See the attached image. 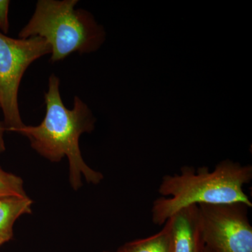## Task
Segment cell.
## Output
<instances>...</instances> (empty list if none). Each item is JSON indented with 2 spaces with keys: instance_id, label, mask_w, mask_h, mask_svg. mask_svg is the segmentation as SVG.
I'll return each mask as SVG.
<instances>
[{
  "instance_id": "1",
  "label": "cell",
  "mask_w": 252,
  "mask_h": 252,
  "mask_svg": "<svg viewBox=\"0 0 252 252\" xmlns=\"http://www.w3.org/2000/svg\"><path fill=\"white\" fill-rule=\"evenodd\" d=\"M60 83L57 76H50L42 122L36 126L25 125L16 132L27 137L32 148L51 162L67 157L69 183L74 190L82 187V176L88 183L98 185L103 175L86 163L79 148L81 135L94 130L95 117L78 96L74 97L72 108L67 109L61 98Z\"/></svg>"
},
{
  "instance_id": "2",
  "label": "cell",
  "mask_w": 252,
  "mask_h": 252,
  "mask_svg": "<svg viewBox=\"0 0 252 252\" xmlns=\"http://www.w3.org/2000/svg\"><path fill=\"white\" fill-rule=\"evenodd\" d=\"M252 165L224 160L210 171L206 166H184L180 172L162 177L158 192L162 197L154 202L152 220L165 224L177 212L193 205L243 203L252 207L244 187L251 182Z\"/></svg>"
},
{
  "instance_id": "3",
  "label": "cell",
  "mask_w": 252,
  "mask_h": 252,
  "mask_svg": "<svg viewBox=\"0 0 252 252\" xmlns=\"http://www.w3.org/2000/svg\"><path fill=\"white\" fill-rule=\"evenodd\" d=\"M78 0H39L34 14L18 34L20 39L39 36L51 46V61L59 62L73 53L95 52L106 39L102 25Z\"/></svg>"
},
{
  "instance_id": "4",
  "label": "cell",
  "mask_w": 252,
  "mask_h": 252,
  "mask_svg": "<svg viewBox=\"0 0 252 252\" xmlns=\"http://www.w3.org/2000/svg\"><path fill=\"white\" fill-rule=\"evenodd\" d=\"M51 52L47 41L39 36L13 39L0 32V108L5 130L16 132L25 126L18 101L21 79L32 63Z\"/></svg>"
},
{
  "instance_id": "5",
  "label": "cell",
  "mask_w": 252,
  "mask_h": 252,
  "mask_svg": "<svg viewBox=\"0 0 252 252\" xmlns=\"http://www.w3.org/2000/svg\"><path fill=\"white\" fill-rule=\"evenodd\" d=\"M202 236L211 252H252L249 207L243 203L198 205Z\"/></svg>"
},
{
  "instance_id": "6",
  "label": "cell",
  "mask_w": 252,
  "mask_h": 252,
  "mask_svg": "<svg viewBox=\"0 0 252 252\" xmlns=\"http://www.w3.org/2000/svg\"><path fill=\"white\" fill-rule=\"evenodd\" d=\"M172 252H202L204 245L198 205L185 207L169 219Z\"/></svg>"
},
{
  "instance_id": "7",
  "label": "cell",
  "mask_w": 252,
  "mask_h": 252,
  "mask_svg": "<svg viewBox=\"0 0 252 252\" xmlns=\"http://www.w3.org/2000/svg\"><path fill=\"white\" fill-rule=\"evenodd\" d=\"M32 200L29 197L0 198V247L14 237V225L20 217L31 213Z\"/></svg>"
},
{
  "instance_id": "8",
  "label": "cell",
  "mask_w": 252,
  "mask_h": 252,
  "mask_svg": "<svg viewBox=\"0 0 252 252\" xmlns=\"http://www.w3.org/2000/svg\"><path fill=\"white\" fill-rule=\"evenodd\" d=\"M120 252H173L170 220L157 234L129 242L119 249Z\"/></svg>"
},
{
  "instance_id": "9",
  "label": "cell",
  "mask_w": 252,
  "mask_h": 252,
  "mask_svg": "<svg viewBox=\"0 0 252 252\" xmlns=\"http://www.w3.org/2000/svg\"><path fill=\"white\" fill-rule=\"evenodd\" d=\"M26 197L23 181L21 177L3 170L0 167V198Z\"/></svg>"
},
{
  "instance_id": "10",
  "label": "cell",
  "mask_w": 252,
  "mask_h": 252,
  "mask_svg": "<svg viewBox=\"0 0 252 252\" xmlns=\"http://www.w3.org/2000/svg\"><path fill=\"white\" fill-rule=\"evenodd\" d=\"M10 1L8 0H0V30L3 34H6L9 31V7Z\"/></svg>"
},
{
  "instance_id": "11",
  "label": "cell",
  "mask_w": 252,
  "mask_h": 252,
  "mask_svg": "<svg viewBox=\"0 0 252 252\" xmlns=\"http://www.w3.org/2000/svg\"><path fill=\"white\" fill-rule=\"evenodd\" d=\"M5 130H5L4 124L0 122V153H2V152H4L5 149H6L4 140V132Z\"/></svg>"
},
{
  "instance_id": "12",
  "label": "cell",
  "mask_w": 252,
  "mask_h": 252,
  "mask_svg": "<svg viewBox=\"0 0 252 252\" xmlns=\"http://www.w3.org/2000/svg\"><path fill=\"white\" fill-rule=\"evenodd\" d=\"M210 252V250H209L208 249H207L206 248V247H204L203 252Z\"/></svg>"
},
{
  "instance_id": "13",
  "label": "cell",
  "mask_w": 252,
  "mask_h": 252,
  "mask_svg": "<svg viewBox=\"0 0 252 252\" xmlns=\"http://www.w3.org/2000/svg\"><path fill=\"white\" fill-rule=\"evenodd\" d=\"M115 252H119V250H118V251Z\"/></svg>"
}]
</instances>
